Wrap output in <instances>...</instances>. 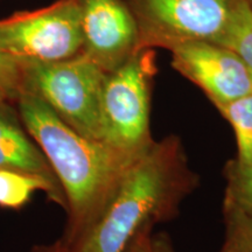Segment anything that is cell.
Wrapping results in <instances>:
<instances>
[{"mask_svg":"<svg viewBox=\"0 0 252 252\" xmlns=\"http://www.w3.org/2000/svg\"><path fill=\"white\" fill-rule=\"evenodd\" d=\"M196 182L180 138L154 140L124 173L93 224L64 251L127 252L143 232L175 216Z\"/></svg>","mask_w":252,"mask_h":252,"instance_id":"6da1fadb","label":"cell"},{"mask_svg":"<svg viewBox=\"0 0 252 252\" xmlns=\"http://www.w3.org/2000/svg\"><path fill=\"white\" fill-rule=\"evenodd\" d=\"M15 106L64 193L67 223L60 242L67 248L98 217L124 173L140 156L83 137L34 94L24 91Z\"/></svg>","mask_w":252,"mask_h":252,"instance_id":"7a4b0ae2","label":"cell"},{"mask_svg":"<svg viewBox=\"0 0 252 252\" xmlns=\"http://www.w3.org/2000/svg\"><path fill=\"white\" fill-rule=\"evenodd\" d=\"M24 91L40 97L65 124L104 141L103 89L106 72L83 53L58 62H23Z\"/></svg>","mask_w":252,"mask_h":252,"instance_id":"3957f363","label":"cell"},{"mask_svg":"<svg viewBox=\"0 0 252 252\" xmlns=\"http://www.w3.org/2000/svg\"><path fill=\"white\" fill-rule=\"evenodd\" d=\"M138 28V49L171 50L184 43H220L242 0H124Z\"/></svg>","mask_w":252,"mask_h":252,"instance_id":"277c9868","label":"cell"},{"mask_svg":"<svg viewBox=\"0 0 252 252\" xmlns=\"http://www.w3.org/2000/svg\"><path fill=\"white\" fill-rule=\"evenodd\" d=\"M154 72L153 50L140 49L109 72L104 83V141L132 156H141L154 143L150 119Z\"/></svg>","mask_w":252,"mask_h":252,"instance_id":"5b68a950","label":"cell"},{"mask_svg":"<svg viewBox=\"0 0 252 252\" xmlns=\"http://www.w3.org/2000/svg\"><path fill=\"white\" fill-rule=\"evenodd\" d=\"M76 0H55L45 7L0 19V53L21 62H58L82 53Z\"/></svg>","mask_w":252,"mask_h":252,"instance_id":"8992f818","label":"cell"},{"mask_svg":"<svg viewBox=\"0 0 252 252\" xmlns=\"http://www.w3.org/2000/svg\"><path fill=\"white\" fill-rule=\"evenodd\" d=\"M169 52L173 68L200 88L216 108L252 94V74L228 47L196 41Z\"/></svg>","mask_w":252,"mask_h":252,"instance_id":"52a82bcc","label":"cell"},{"mask_svg":"<svg viewBox=\"0 0 252 252\" xmlns=\"http://www.w3.org/2000/svg\"><path fill=\"white\" fill-rule=\"evenodd\" d=\"M82 53L106 74L121 67L138 49V28L124 0H76Z\"/></svg>","mask_w":252,"mask_h":252,"instance_id":"ba28073f","label":"cell"},{"mask_svg":"<svg viewBox=\"0 0 252 252\" xmlns=\"http://www.w3.org/2000/svg\"><path fill=\"white\" fill-rule=\"evenodd\" d=\"M0 169L43 176L62 189L42 150L21 122L15 104L0 103Z\"/></svg>","mask_w":252,"mask_h":252,"instance_id":"9c48e42d","label":"cell"},{"mask_svg":"<svg viewBox=\"0 0 252 252\" xmlns=\"http://www.w3.org/2000/svg\"><path fill=\"white\" fill-rule=\"evenodd\" d=\"M35 191H42L50 201L67 212L64 193L43 176L28 173L0 169V207L5 209H21L30 202Z\"/></svg>","mask_w":252,"mask_h":252,"instance_id":"30bf717a","label":"cell"},{"mask_svg":"<svg viewBox=\"0 0 252 252\" xmlns=\"http://www.w3.org/2000/svg\"><path fill=\"white\" fill-rule=\"evenodd\" d=\"M229 122L237 141V161L252 163V94L217 106Z\"/></svg>","mask_w":252,"mask_h":252,"instance_id":"8fae6325","label":"cell"},{"mask_svg":"<svg viewBox=\"0 0 252 252\" xmlns=\"http://www.w3.org/2000/svg\"><path fill=\"white\" fill-rule=\"evenodd\" d=\"M224 208L252 213V163L232 160L225 168Z\"/></svg>","mask_w":252,"mask_h":252,"instance_id":"7c38bea8","label":"cell"},{"mask_svg":"<svg viewBox=\"0 0 252 252\" xmlns=\"http://www.w3.org/2000/svg\"><path fill=\"white\" fill-rule=\"evenodd\" d=\"M220 45L234 50L252 74V9L245 0L239 4L235 20Z\"/></svg>","mask_w":252,"mask_h":252,"instance_id":"4fadbf2b","label":"cell"},{"mask_svg":"<svg viewBox=\"0 0 252 252\" xmlns=\"http://www.w3.org/2000/svg\"><path fill=\"white\" fill-rule=\"evenodd\" d=\"M225 241L220 252H252V213L224 208Z\"/></svg>","mask_w":252,"mask_h":252,"instance_id":"5bb4252c","label":"cell"},{"mask_svg":"<svg viewBox=\"0 0 252 252\" xmlns=\"http://www.w3.org/2000/svg\"><path fill=\"white\" fill-rule=\"evenodd\" d=\"M139 245L141 252H176L168 236L166 234L152 235L151 230L139 236Z\"/></svg>","mask_w":252,"mask_h":252,"instance_id":"9a60e30c","label":"cell"},{"mask_svg":"<svg viewBox=\"0 0 252 252\" xmlns=\"http://www.w3.org/2000/svg\"><path fill=\"white\" fill-rule=\"evenodd\" d=\"M30 252H65L64 248L60 242V239L55 243L49 245H40V247L33 248Z\"/></svg>","mask_w":252,"mask_h":252,"instance_id":"2e32d148","label":"cell"},{"mask_svg":"<svg viewBox=\"0 0 252 252\" xmlns=\"http://www.w3.org/2000/svg\"><path fill=\"white\" fill-rule=\"evenodd\" d=\"M127 252H141L140 250V245H139V237H138L135 241L132 243V245L128 249Z\"/></svg>","mask_w":252,"mask_h":252,"instance_id":"e0dca14e","label":"cell"},{"mask_svg":"<svg viewBox=\"0 0 252 252\" xmlns=\"http://www.w3.org/2000/svg\"><path fill=\"white\" fill-rule=\"evenodd\" d=\"M245 1H247V2H248V5H249V6H250V7H251V9H252V0H245Z\"/></svg>","mask_w":252,"mask_h":252,"instance_id":"ac0fdd59","label":"cell"},{"mask_svg":"<svg viewBox=\"0 0 252 252\" xmlns=\"http://www.w3.org/2000/svg\"><path fill=\"white\" fill-rule=\"evenodd\" d=\"M0 1H1V0H0Z\"/></svg>","mask_w":252,"mask_h":252,"instance_id":"d6986e66","label":"cell"}]
</instances>
